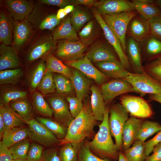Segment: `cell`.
Listing matches in <instances>:
<instances>
[{
	"label": "cell",
	"instance_id": "6da1fadb",
	"mask_svg": "<svg viewBox=\"0 0 161 161\" xmlns=\"http://www.w3.org/2000/svg\"><path fill=\"white\" fill-rule=\"evenodd\" d=\"M81 111L70 124L66 136L60 140L58 145L69 143H79L94 135V128L97 121L92 113L90 99H84Z\"/></svg>",
	"mask_w": 161,
	"mask_h": 161
},
{
	"label": "cell",
	"instance_id": "7a4b0ae2",
	"mask_svg": "<svg viewBox=\"0 0 161 161\" xmlns=\"http://www.w3.org/2000/svg\"><path fill=\"white\" fill-rule=\"evenodd\" d=\"M109 107H106L99 129L91 141L85 140L91 151L97 157L113 161L118 160L119 152L112 138L108 125Z\"/></svg>",
	"mask_w": 161,
	"mask_h": 161
},
{
	"label": "cell",
	"instance_id": "3957f363",
	"mask_svg": "<svg viewBox=\"0 0 161 161\" xmlns=\"http://www.w3.org/2000/svg\"><path fill=\"white\" fill-rule=\"evenodd\" d=\"M129 113L121 103L113 104L109 108L108 125L115 145L122 151V137L124 124L129 118Z\"/></svg>",
	"mask_w": 161,
	"mask_h": 161
},
{
	"label": "cell",
	"instance_id": "277c9868",
	"mask_svg": "<svg viewBox=\"0 0 161 161\" xmlns=\"http://www.w3.org/2000/svg\"><path fill=\"white\" fill-rule=\"evenodd\" d=\"M138 14L135 10L113 15L101 16L106 23L113 31L118 38L125 53L126 40L128 24L131 19Z\"/></svg>",
	"mask_w": 161,
	"mask_h": 161
},
{
	"label": "cell",
	"instance_id": "5b68a950",
	"mask_svg": "<svg viewBox=\"0 0 161 161\" xmlns=\"http://www.w3.org/2000/svg\"><path fill=\"white\" fill-rule=\"evenodd\" d=\"M124 79L131 84L135 92L142 95L161 94V83L144 71L140 73L130 72Z\"/></svg>",
	"mask_w": 161,
	"mask_h": 161
},
{
	"label": "cell",
	"instance_id": "8992f818",
	"mask_svg": "<svg viewBox=\"0 0 161 161\" xmlns=\"http://www.w3.org/2000/svg\"><path fill=\"white\" fill-rule=\"evenodd\" d=\"M91 10L96 21L102 29L106 39L114 49L120 62L125 68L129 71L131 69V66L127 55L124 52L118 38L104 22L101 15L95 7L93 8Z\"/></svg>",
	"mask_w": 161,
	"mask_h": 161
},
{
	"label": "cell",
	"instance_id": "52a82bcc",
	"mask_svg": "<svg viewBox=\"0 0 161 161\" xmlns=\"http://www.w3.org/2000/svg\"><path fill=\"white\" fill-rule=\"evenodd\" d=\"M24 122L30 131L29 138L35 143L47 147L59 143L60 140L36 119L33 118Z\"/></svg>",
	"mask_w": 161,
	"mask_h": 161
},
{
	"label": "cell",
	"instance_id": "ba28073f",
	"mask_svg": "<svg viewBox=\"0 0 161 161\" xmlns=\"http://www.w3.org/2000/svg\"><path fill=\"white\" fill-rule=\"evenodd\" d=\"M87 49V47L80 41L62 40L58 42L55 55L57 58L65 61H74L83 57V53Z\"/></svg>",
	"mask_w": 161,
	"mask_h": 161
},
{
	"label": "cell",
	"instance_id": "9c48e42d",
	"mask_svg": "<svg viewBox=\"0 0 161 161\" xmlns=\"http://www.w3.org/2000/svg\"><path fill=\"white\" fill-rule=\"evenodd\" d=\"M120 103L130 115L137 118L151 117L153 112L148 103L139 97L125 95L120 98Z\"/></svg>",
	"mask_w": 161,
	"mask_h": 161
},
{
	"label": "cell",
	"instance_id": "30bf717a",
	"mask_svg": "<svg viewBox=\"0 0 161 161\" xmlns=\"http://www.w3.org/2000/svg\"><path fill=\"white\" fill-rule=\"evenodd\" d=\"M66 65L76 69L97 84L102 85L108 81V78L95 67L86 55L75 61H65Z\"/></svg>",
	"mask_w": 161,
	"mask_h": 161
},
{
	"label": "cell",
	"instance_id": "8fae6325",
	"mask_svg": "<svg viewBox=\"0 0 161 161\" xmlns=\"http://www.w3.org/2000/svg\"><path fill=\"white\" fill-rule=\"evenodd\" d=\"M100 89L106 105L119 95L135 92L131 84L122 79H114L107 81L101 85Z\"/></svg>",
	"mask_w": 161,
	"mask_h": 161
},
{
	"label": "cell",
	"instance_id": "7c38bea8",
	"mask_svg": "<svg viewBox=\"0 0 161 161\" xmlns=\"http://www.w3.org/2000/svg\"><path fill=\"white\" fill-rule=\"evenodd\" d=\"M101 15H113L135 10L131 1L102 0L95 7Z\"/></svg>",
	"mask_w": 161,
	"mask_h": 161
},
{
	"label": "cell",
	"instance_id": "4fadbf2b",
	"mask_svg": "<svg viewBox=\"0 0 161 161\" xmlns=\"http://www.w3.org/2000/svg\"><path fill=\"white\" fill-rule=\"evenodd\" d=\"M48 100L56 121L68 127L74 119L65 100L61 97L55 96L49 98Z\"/></svg>",
	"mask_w": 161,
	"mask_h": 161
},
{
	"label": "cell",
	"instance_id": "5bb4252c",
	"mask_svg": "<svg viewBox=\"0 0 161 161\" xmlns=\"http://www.w3.org/2000/svg\"><path fill=\"white\" fill-rule=\"evenodd\" d=\"M56 43L52 37L43 35L41 36L31 47L27 56L28 61H32L47 56L54 50Z\"/></svg>",
	"mask_w": 161,
	"mask_h": 161
},
{
	"label": "cell",
	"instance_id": "9a60e30c",
	"mask_svg": "<svg viewBox=\"0 0 161 161\" xmlns=\"http://www.w3.org/2000/svg\"><path fill=\"white\" fill-rule=\"evenodd\" d=\"M126 34L138 42L142 41L150 35L148 20L138 13L129 22Z\"/></svg>",
	"mask_w": 161,
	"mask_h": 161
},
{
	"label": "cell",
	"instance_id": "2e32d148",
	"mask_svg": "<svg viewBox=\"0 0 161 161\" xmlns=\"http://www.w3.org/2000/svg\"><path fill=\"white\" fill-rule=\"evenodd\" d=\"M86 55L91 61L96 63L119 60L111 47L102 41L97 42L92 45Z\"/></svg>",
	"mask_w": 161,
	"mask_h": 161
},
{
	"label": "cell",
	"instance_id": "e0dca14e",
	"mask_svg": "<svg viewBox=\"0 0 161 161\" xmlns=\"http://www.w3.org/2000/svg\"><path fill=\"white\" fill-rule=\"evenodd\" d=\"M127 56L131 69L134 73H140L144 72L142 64V56L140 44L131 37H126Z\"/></svg>",
	"mask_w": 161,
	"mask_h": 161
},
{
	"label": "cell",
	"instance_id": "ac0fdd59",
	"mask_svg": "<svg viewBox=\"0 0 161 161\" xmlns=\"http://www.w3.org/2000/svg\"><path fill=\"white\" fill-rule=\"evenodd\" d=\"M4 4L10 15L16 21L26 19L31 12L33 4L25 0H6Z\"/></svg>",
	"mask_w": 161,
	"mask_h": 161
},
{
	"label": "cell",
	"instance_id": "d6986e66",
	"mask_svg": "<svg viewBox=\"0 0 161 161\" xmlns=\"http://www.w3.org/2000/svg\"><path fill=\"white\" fill-rule=\"evenodd\" d=\"M96 64L99 70L108 78L124 79L130 73L119 60L99 62Z\"/></svg>",
	"mask_w": 161,
	"mask_h": 161
},
{
	"label": "cell",
	"instance_id": "ffe728a7",
	"mask_svg": "<svg viewBox=\"0 0 161 161\" xmlns=\"http://www.w3.org/2000/svg\"><path fill=\"white\" fill-rule=\"evenodd\" d=\"M143 121L141 119L132 116L126 121L122 134V151L128 149L132 145Z\"/></svg>",
	"mask_w": 161,
	"mask_h": 161
},
{
	"label": "cell",
	"instance_id": "44dd1931",
	"mask_svg": "<svg viewBox=\"0 0 161 161\" xmlns=\"http://www.w3.org/2000/svg\"><path fill=\"white\" fill-rule=\"evenodd\" d=\"M21 62L16 49L1 44L0 46V71L18 68Z\"/></svg>",
	"mask_w": 161,
	"mask_h": 161
},
{
	"label": "cell",
	"instance_id": "7402d4cb",
	"mask_svg": "<svg viewBox=\"0 0 161 161\" xmlns=\"http://www.w3.org/2000/svg\"><path fill=\"white\" fill-rule=\"evenodd\" d=\"M32 32L31 27L27 19L16 21L13 29V47L16 49H19L30 38Z\"/></svg>",
	"mask_w": 161,
	"mask_h": 161
},
{
	"label": "cell",
	"instance_id": "603a6c76",
	"mask_svg": "<svg viewBox=\"0 0 161 161\" xmlns=\"http://www.w3.org/2000/svg\"><path fill=\"white\" fill-rule=\"evenodd\" d=\"M139 43L145 59L151 61L161 56V40L150 35Z\"/></svg>",
	"mask_w": 161,
	"mask_h": 161
},
{
	"label": "cell",
	"instance_id": "cb8c5ba5",
	"mask_svg": "<svg viewBox=\"0 0 161 161\" xmlns=\"http://www.w3.org/2000/svg\"><path fill=\"white\" fill-rule=\"evenodd\" d=\"M90 89L92 93L90 103L93 114L97 121H102L106 107L100 88L92 84Z\"/></svg>",
	"mask_w": 161,
	"mask_h": 161
},
{
	"label": "cell",
	"instance_id": "d4e9b609",
	"mask_svg": "<svg viewBox=\"0 0 161 161\" xmlns=\"http://www.w3.org/2000/svg\"><path fill=\"white\" fill-rule=\"evenodd\" d=\"M14 24L9 13L4 10L0 13V42L7 46L13 44Z\"/></svg>",
	"mask_w": 161,
	"mask_h": 161
},
{
	"label": "cell",
	"instance_id": "484cf974",
	"mask_svg": "<svg viewBox=\"0 0 161 161\" xmlns=\"http://www.w3.org/2000/svg\"><path fill=\"white\" fill-rule=\"evenodd\" d=\"M131 1L135 10L148 20L160 16V8L155 3V1L150 0H132Z\"/></svg>",
	"mask_w": 161,
	"mask_h": 161
},
{
	"label": "cell",
	"instance_id": "4316f807",
	"mask_svg": "<svg viewBox=\"0 0 161 161\" xmlns=\"http://www.w3.org/2000/svg\"><path fill=\"white\" fill-rule=\"evenodd\" d=\"M72 75L70 80L74 89L77 97L82 101L87 95L91 84V81L78 70L72 69Z\"/></svg>",
	"mask_w": 161,
	"mask_h": 161
},
{
	"label": "cell",
	"instance_id": "83f0119b",
	"mask_svg": "<svg viewBox=\"0 0 161 161\" xmlns=\"http://www.w3.org/2000/svg\"><path fill=\"white\" fill-rule=\"evenodd\" d=\"M52 38L56 41L60 39L72 41H79L76 32L71 24L70 16L65 18L54 31Z\"/></svg>",
	"mask_w": 161,
	"mask_h": 161
},
{
	"label": "cell",
	"instance_id": "f1b7e54d",
	"mask_svg": "<svg viewBox=\"0 0 161 161\" xmlns=\"http://www.w3.org/2000/svg\"><path fill=\"white\" fill-rule=\"evenodd\" d=\"M30 131L29 128L23 126L10 128L5 130L2 141L10 148L15 144L30 137Z\"/></svg>",
	"mask_w": 161,
	"mask_h": 161
},
{
	"label": "cell",
	"instance_id": "f546056e",
	"mask_svg": "<svg viewBox=\"0 0 161 161\" xmlns=\"http://www.w3.org/2000/svg\"><path fill=\"white\" fill-rule=\"evenodd\" d=\"M0 113L2 115L6 130L21 127L25 123L9 105L1 104Z\"/></svg>",
	"mask_w": 161,
	"mask_h": 161
},
{
	"label": "cell",
	"instance_id": "4dcf8cb0",
	"mask_svg": "<svg viewBox=\"0 0 161 161\" xmlns=\"http://www.w3.org/2000/svg\"><path fill=\"white\" fill-rule=\"evenodd\" d=\"M45 63L47 70L60 73L71 80L72 75V69L51 53L46 56Z\"/></svg>",
	"mask_w": 161,
	"mask_h": 161
},
{
	"label": "cell",
	"instance_id": "1f68e13d",
	"mask_svg": "<svg viewBox=\"0 0 161 161\" xmlns=\"http://www.w3.org/2000/svg\"><path fill=\"white\" fill-rule=\"evenodd\" d=\"M10 106L24 122L33 118L32 105L26 97L12 101Z\"/></svg>",
	"mask_w": 161,
	"mask_h": 161
},
{
	"label": "cell",
	"instance_id": "d6a6232c",
	"mask_svg": "<svg viewBox=\"0 0 161 161\" xmlns=\"http://www.w3.org/2000/svg\"><path fill=\"white\" fill-rule=\"evenodd\" d=\"M145 142L135 140L131 146L122 151L128 161H144L147 157Z\"/></svg>",
	"mask_w": 161,
	"mask_h": 161
},
{
	"label": "cell",
	"instance_id": "836d02e7",
	"mask_svg": "<svg viewBox=\"0 0 161 161\" xmlns=\"http://www.w3.org/2000/svg\"><path fill=\"white\" fill-rule=\"evenodd\" d=\"M36 120L52 133L60 140L66 135L68 127L62 125L56 121L43 117H38Z\"/></svg>",
	"mask_w": 161,
	"mask_h": 161
},
{
	"label": "cell",
	"instance_id": "e575fe53",
	"mask_svg": "<svg viewBox=\"0 0 161 161\" xmlns=\"http://www.w3.org/2000/svg\"><path fill=\"white\" fill-rule=\"evenodd\" d=\"M91 18V15L87 11L79 6L74 8L70 16L71 24L76 32L90 21Z\"/></svg>",
	"mask_w": 161,
	"mask_h": 161
},
{
	"label": "cell",
	"instance_id": "d590c367",
	"mask_svg": "<svg viewBox=\"0 0 161 161\" xmlns=\"http://www.w3.org/2000/svg\"><path fill=\"white\" fill-rule=\"evenodd\" d=\"M161 130V125L157 122L143 121L136 135L135 140L143 142Z\"/></svg>",
	"mask_w": 161,
	"mask_h": 161
},
{
	"label": "cell",
	"instance_id": "8d00e7d4",
	"mask_svg": "<svg viewBox=\"0 0 161 161\" xmlns=\"http://www.w3.org/2000/svg\"><path fill=\"white\" fill-rule=\"evenodd\" d=\"M97 34L98 30L96 23L93 20L87 23L79 33L80 41L87 47L94 42Z\"/></svg>",
	"mask_w": 161,
	"mask_h": 161
},
{
	"label": "cell",
	"instance_id": "74e56055",
	"mask_svg": "<svg viewBox=\"0 0 161 161\" xmlns=\"http://www.w3.org/2000/svg\"><path fill=\"white\" fill-rule=\"evenodd\" d=\"M46 71V63L43 60L38 62L32 69L28 78L30 90L34 91L37 87Z\"/></svg>",
	"mask_w": 161,
	"mask_h": 161
},
{
	"label": "cell",
	"instance_id": "f35d334b",
	"mask_svg": "<svg viewBox=\"0 0 161 161\" xmlns=\"http://www.w3.org/2000/svg\"><path fill=\"white\" fill-rule=\"evenodd\" d=\"M32 98L33 107L38 113L42 115L52 117V110L40 93L34 92L32 95Z\"/></svg>",
	"mask_w": 161,
	"mask_h": 161
},
{
	"label": "cell",
	"instance_id": "ab89813d",
	"mask_svg": "<svg viewBox=\"0 0 161 161\" xmlns=\"http://www.w3.org/2000/svg\"><path fill=\"white\" fill-rule=\"evenodd\" d=\"M23 74L22 70L19 68L0 71V84L15 83L20 79Z\"/></svg>",
	"mask_w": 161,
	"mask_h": 161
},
{
	"label": "cell",
	"instance_id": "60d3db41",
	"mask_svg": "<svg viewBox=\"0 0 161 161\" xmlns=\"http://www.w3.org/2000/svg\"><path fill=\"white\" fill-rule=\"evenodd\" d=\"M85 140L78 144V161H113L107 158H100L95 155L86 144Z\"/></svg>",
	"mask_w": 161,
	"mask_h": 161
},
{
	"label": "cell",
	"instance_id": "b9f144b4",
	"mask_svg": "<svg viewBox=\"0 0 161 161\" xmlns=\"http://www.w3.org/2000/svg\"><path fill=\"white\" fill-rule=\"evenodd\" d=\"M78 144L69 143L63 145L59 151L61 161H78Z\"/></svg>",
	"mask_w": 161,
	"mask_h": 161
},
{
	"label": "cell",
	"instance_id": "7bdbcfd3",
	"mask_svg": "<svg viewBox=\"0 0 161 161\" xmlns=\"http://www.w3.org/2000/svg\"><path fill=\"white\" fill-rule=\"evenodd\" d=\"M55 89L60 94H68L71 93L74 88L71 81L61 74H56L53 76Z\"/></svg>",
	"mask_w": 161,
	"mask_h": 161
},
{
	"label": "cell",
	"instance_id": "ee69618b",
	"mask_svg": "<svg viewBox=\"0 0 161 161\" xmlns=\"http://www.w3.org/2000/svg\"><path fill=\"white\" fill-rule=\"evenodd\" d=\"M30 144L29 140L27 139L18 142L9 148L14 160L26 159Z\"/></svg>",
	"mask_w": 161,
	"mask_h": 161
},
{
	"label": "cell",
	"instance_id": "f6af8a7d",
	"mask_svg": "<svg viewBox=\"0 0 161 161\" xmlns=\"http://www.w3.org/2000/svg\"><path fill=\"white\" fill-rule=\"evenodd\" d=\"M52 72L46 70L38 88L41 93L45 95L54 93L55 88Z\"/></svg>",
	"mask_w": 161,
	"mask_h": 161
},
{
	"label": "cell",
	"instance_id": "bcb514c9",
	"mask_svg": "<svg viewBox=\"0 0 161 161\" xmlns=\"http://www.w3.org/2000/svg\"><path fill=\"white\" fill-rule=\"evenodd\" d=\"M144 71L161 83V56L150 61L144 66Z\"/></svg>",
	"mask_w": 161,
	"mask_h": 161
},
{
	"label": "cell",
	"instance_id": "7dc6e473",
	"mask_svg": "<svg viewBox=\"0 0 161 161\" xmlns=\"http://www.w3.org/2000/svg\"><path fill=\"white\" fill-rule=\"evenodd\" d=\"M27 92L16 89L7 90L1 95V104L8 105L11 101L26 97Z\"/></svg>",
	"mask_w": 161,
	"mask_h": 161
},
{
	"label": "cell",
	"instance_id": "c3c4849f",
	"mask_svg": "<svg viewBox=\"0 0 161 161\" xmlns=\"http://www.w3.org/2000/svg\"><path fill=\"white\" fill-rule=\"evenodd\" d=\"M42 145L34 142L31 144L26 159L29 161H41L43 153Z\"/></svg>",
	"mask_w": 161,
	"mask_h": 161
},
{
	"label": "cell",
	"instance_id": "681fc988",
	"mask_svg": "<svg viewBox=\"0 0 161 161\" xmlns=\"http://www.w3.org/2000/svg\"><path fill=\"white\" fill-rule=\"evenodd\" d=\"M66 100L69 103V108L72 118L76 117L80 114L83 107V103L82 101L76 97H68Z\"/></svg>",
	"mask_w": 161,
	"mask_h": 161
},
{
	"label": "cell",
	"instance_id": "f907efd6",
	"mask_svg": "<svg viewBox=\"0 0 161 161\" xmlns=\"http://www.w3.org/2000/svg\"><path fill=\"white\" fill-rule=\"evenodd\" d=\"M150 35L161 41V18L160 16L148 20Z\"/></svg>",
	"mask_w": 161,
	"mask_h": 161
},
{
	"label": "cell",
	"instance_id": "816d5d0a",
	"mask_svg": "<svg viewBox=\"0 0 161 161\" xmlns=\"http://www.w3.org/2000/svg\"><path fill=\"white\" fill-rule=\"evenodd\" d=\"M61 21L57 18L56 15L48 16L41 22L39 28L41 30H52L60 24Z\"/></svg>",
	"mask_w": 161,
	"mask_h": 161
},
{
	"label": "cell",
	"instance_id": "f5cc1de1",
	"mask_svg": "<svg viewBox=\"0 0 161 161\" xmlns=\"http://www.w3.org/2000/svg\"><path fill=\"white\" fill-rule=\"evenodd\" d=\"M161 142V130L153 137L145 142V150L147 156L149 155L154 147Z\"/></svg>",
	"mask_w": 161,
	"mask_h": 161
},
{
	"label": "cell",
	"instance_id": "db71d44e",
	"mask_svg": "<svg viewBox=\"0 0 161 161\" xmlns=\"http://www.w3.org/2000/svg\"><path fill=\"white\" fill-rule=\"evenodd\" d=\"M14 159L9 149L2 140L0 142V161H13Z\"/></svg>",
	"mask_w": 161,
	"mask_h": 161
},
{
	"label": "cell",
	"instance_id": "11a10c76",
	"mask_svg": "<svg viewBox=\"0 0 161 161\" xmlns=\"http://www.w3.org/2000/svg\"><path fill=\"white\" fill-rule=\"evenodd\" d=\"M41 161H61L57 149L52 148L44 151Z\"/></svg>",
	"mask_w": 161,
	"mask_h": 161
},
{
	"label": "cell",
	"instance_id": "9f6ffc18",
	"mask_svg": "<svg viewBox=\"0 0 161 161\" xmlns=\"http://www.w3.org/2000/svg\"><path fill=\"white\" fill-rule=\"evenodd\" d=\"M39 1L42 3L63 8L67 5H72L75 0H40Z\"/></svg>",
	"mask_w": 161,
	"mask_h": 161
},
{
	"label": "cell",
	"instance_id": "6f0895ef",
	"mask_svg": "<svg viewBox=\"0 0 161 161\" xmlns=\"http://www.w3.org/2000/svg\"><path fill=\"white\" fill-rule=\"evenodd\" d=\"M152 151L153 154L147 156L144 161H161V142L154 147Z\"/></svg>",
	"mask_w": 161,
	"mask_h": 161
},
{
	"label": "cell",
	"instance_id": "680465c9",
	"mask_svg": "<svg viewBox=\"0 0 161 161\" xmlns=\"http://www.w3.org/2000/svg\"><path fill=\"white\" fill-rule=\"evenodd\" d=\"M98 1L94 0H75L73 4L74 6L84 5L89 7H95Z\"/></svg>",
	"mask_w": 161,
	"mask_h": 161
},
{
	"label": "cell",
	"instance_id": "91938a15",
	"mask_svg": "<svg viewBox=\"0 0 161 161\" xmlns=\"http://www.w3.org/2000/svg\"><path fill=\"white\" fill-rule=\"evenodd\" d=\"M6 130L4 122L1 114L0 113V138H2L3 134Z\"/></svg>",
	"mask_w": 161,
	"mask_h": 161
},
{
	"label": "cell",
	"instance_id": "94428289",
	"mask_svg": "<svg viewBox=\"0 0 161 161\" xmlns=\"http://www.w3.org/2000/svg\"><path fill=\"white\" fill-rule=\"evenodd\" d=\"M149 99L153 101H155L161 103V94L150 95Z\"/></svg>",
	"mask_w": 161,
	"mask_h": 161
},
{
	"label": "cell",
	"instance_id": "6125c7cd",
	"mask_svg": "<svg viewBox=\"0 0 161 161\" xmlns=\"http://www.w3.org/2000/svg\"><path fill=\"white\" fill-rule=\"evenodd\" d=\"M66 15L65 14L63 8L59 9L56 15L57 18L60 20L64 18Z\"/></svg>",
	"mask_w": 161,
	"mask_h": 161
},
{
	"label": "cell",
	"instance_id": "be15d7a7",
	"mask_svg": "<svg viewBox=\"0 0 161 161\" xmlns=\"http://www.w3.org/2000/svg\"><path fill=\"white\" fill-rule=\"evenodd\" d=\"M74 6L72 5H68L63 8L65 14H68L72 12L74 9Z\"/></svg>",
	"mask_w": 161,
	"mask_h": 161
},
{
	"label": "cell",
	"instance_id": "e7e4bbea",
	"mask_svg": "<svg viewBox=\"0 0 161 161\" xmlns=\"http://www.w3.org/2000/svg\"><path fill=\"white\" fill-rule=\"evenodd\" d=\"M118 161H128L124 155L122 151L119 152Z\"/></svg>",
	"mask_w": 161,
	"mask_h": 161
},
{
	"label": "cell",
	"instance_id": "03108f58",
	"mask_svg": "<svg viewBox=\"0 0 161 161\" xmlns=\"http://www.w3.org/2000/svg\"><path fill=\"white\" fill-rule=\"evenodd\" d=\"M155 2L160 8V16L161 18V0L155 1Z\"/></svg>",
	"mask_w": 161,
	"mask_h": 161
},
{
	"label": "cell",
	"instance_id": "003e7915",
	"mask_svg": "<svg viewBox=\"0 0 161 161\" xmlns=\"http://www.w3.org/2000/svg\"><path fill=\"white\" fill-rule=\"evenodd\" d=\"M13 161H29L26 159H20L14 160Z\"/></svg>",
	"mask_w": 161,
	"mask_h": 161
}]
</instances>
